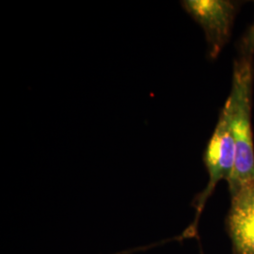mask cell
Segmentation results:
<instances>
[{
    "label": "cell",
    "instance_id": "obj_3",
    "mask_svg": "<svg viewBox=\"0 0 254 254\" xmlns=\"http://www.w3.org/2000/svg\"><path fill=\"white\" fill-rule=\"evenodd\" d=\"M182 7L203 29L207 56L216 60L232 36L241 2L230 0H185Z\"/></svg>",
    "mask_w": 254,
    "mask_h": 254
},
{
    "label": "cell",
    "instance_id": "obj_4",
    "mask_svg": "<svg viewBox=\"0 0 254 254\" xmlns=\"http://www.w3.org/2000/svg\"><path fill=\"white\" fill-rule=\"evenodd\" d=\"M227 228L235 254H254V181L231 194Z\"/></svg>",
    "mask_w": 254,
    "mask_h": 254
},
{
    "label": "cell",
    "instance_id": "obj_1",
    "mask_svg": "<svg viewBox=\"0 0 254 254\" xmlns=\"http://www.w3.org/2000/svg\"><path fill=\"white\" fill-rule=\"evenodd\" d=\"M254 53L240 51L234 64L232 90L226 103L236 144V161L229 184L230 194L254 181V131L252 126Z\"/></svg>",
    "mask_w": 254,
    "mask_h": 254
},
{
    "label": "cell",
    "instance_id": "obj_2",
    "mask_svg": "<svg viewBox=\"0 0 254 254\" xmlns=\"http://www.w3.org/2000/svg\"><path fill=\"white\" fill-rule=\"evenodd\" d=\"M236 144L231 127V118L228 104L225 102L220 110L216 128L209 139L203 154V162L209 174V181L204 190L199 194L195 201L197 209L196 218L185 236H194L198 220L206 200L221 180L229 181L235 168Z\"/></svg>",
    "mask_w": 254,
    "mask_h": 254
},
{
    "label": "cell",
    "instance_id": "obj_5",
    "mask_svg": "<svg viewBox=\"0 0 254 254\" xmlns=\"http://www.w3.org/2000/svg\"><path fill=\"white\" fill-rule=\"evenodd\" d=\"M239 50L254 53V24L242 38L239 45Z\"/></svg>",
    "mask_w": 254,
    "mask_h": 254
}]
</instances>
